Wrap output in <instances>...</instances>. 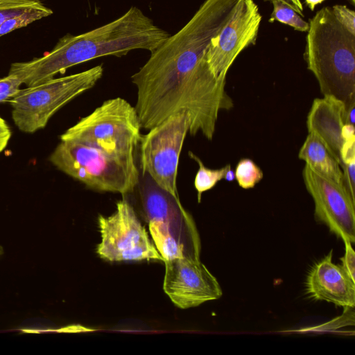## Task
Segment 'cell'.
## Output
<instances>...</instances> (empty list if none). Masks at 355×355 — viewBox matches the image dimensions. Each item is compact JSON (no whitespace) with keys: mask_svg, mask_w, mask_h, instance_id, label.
Instances as JSON below:
<instances>
[{"mask_svg":"<svg viewBox=\"0 0 355 355\" xmlns=\"http://www.w3.org/2000/svg\"><path fill=\"white\" fill-rule=\"evenodd\" d=\"M171 35L136 6L105 25L78 35L67 34L51 52L26 62L12 63L8 74L17 76L27 87L39 85L68 68L91 60L131 51L150 53Z\"/></svg>","mask_w":355,"mask_h":355,"instance_id":"1","label":"cell"},{"mask_svg":"<svg viewBox=\"0 0 355 355\" xmlns=\"http://www.w3.org/2000/svg\"><path fill=\"white\" fill-rule=\"evenodd\" d=\"M304 58L321 94L355 105V34L324 7L309 20Z\"/></svg>","mask_w":355,"mask_h":355,"instance_id":"2","label":"cell"},{"mask_svg":"<svg viewBox=\"0 0 355 355\" xmlns=\"http://www.w3.org/2000/svg\"><path fill=\"white\" fill-rule=\"evenodd\" d=\"M49 159L58 170L98 191L127 195L139 182L135 158L113 156L78 142L61 141Z\"/></svg>","mask_w":355,"mask_h":355,"instance_id":"3","label":"cell"},{"mask_svg":"<svg viewBox=\"0 0 355 355\" xmlns=\"http://www.w3.org/2000/svg\"><path fill=\"white\" fill-rule=\"evenodd\" d=\"M136 109L125 99L104 101L60 137L61 141L80 143L109 155L135 158L142 135Z\"/></svg>","mask_w":355,"mask_h":355,"instance_id":"4","label":"cell"},{"mask_svg":"<svg viewBox=\"0 0 355 355\" xmlns=\"http://www.w3.org/2000/svg\"><path fill=\"white\" fill-rule=\"evenodd\" d=\"M102 64L20 89L10 101L17 128L33 133L44 128L51 116L71 100L92 88L102 78Z\"/></svg>","mask_w":355,"mask_h":355,"instance_id":"5","label":"cell"},{"mask_svg":"<svg viewBox=\"0 0 355 355\" xmlns=\"http://www.w3.org/2000/svg\"><path fill=\"white\" fill-rule=\"evenodd\" d=\"M189 125L186 112L172 115L148 130L139 143L141 175H148L157 185L177 198L179 159Z\"/></svg>","mask_w":355,"mask_h":355,"instance_id":"6","label":"cell"},{"mask_svg":"<svg viewBox=\"0 0 355 355\" xmlns=\"http://www.w3.org/2000/svg\"><path fill=\"white\" fill-rule=\"evenodd\" d=\"M98 223L101 241L96 252L102 259L110 261H164L127 199L118 201L115 211L110 216H99Z\"/></svg>","mask_w":355,"mask_h":355,"instance_id":"7","label":"cell"},{"mask_svg":"<svg viewBox=\"0 0 355 355\" xmlns=\"http://www.w3.org/2000/svg\"><path fill=\"white\" fill-rule=\"evenodd\" d=\"M262 16L254 0H241L232 17L214 37L205 53L209 69L216 78H226L239 54L256 44Z\"/></svg>","mask_w":355,"mask_h":355,"instance_id":"8","label":"cell"},{"mask_svg":"<svg viewBox=\"0 0 355 355\" xmlns=\"http://www.w3.org/2000/svg\"><path fill=\"white\" fill-rule=\"evenodd\" d=\"M303 181L314 202L315 218L343 242H355V200L346 189L305 164Z\"/></svg>","mask_w":355,"mask_h":355,"instance_id":"9","label":"cell"},{"mask_svg":"<svg viewBox=\"0 0 355 355\" xmlns=\"http://www.w3.org/2000/svg\"><path fill=\"white\" fill-rule=\"evenodd\" d=\"M164 262L163 288L178 307L185 309L198 306L222 296L216 278L200 259L175 258Z\"/></svg>","mask_w":355,"mask_h":355,"instance_id":"10","label":"cell"},{"mask_svg":"<svg viewBox=\"0 0 355 355\" xmlns=\"http://www.w3.org/2000/svg\"><path fill=\"white\" fill-rule=\"evenodd\" d=\"M346 107L334 98H315L306 117L309 133L314 135L341 165L355 159L354 125L346 123Z\"/></svg>","mask_w":355,"mask_h":355,"instance_id":"11","label":"cell"},{"mask_svg":"<svg viewBox=\"0 0 355 355\" xmlns=\"http://www.w3.org/2000/svg\"><path fill=\"white\" fill-rule=\"evenodd\" d=\"M137 187L141 215L147 223H164L169 234L179 241H200L194 220L179 198L161 188L147 174L140 176Z\"/></svg>","mask_w":355,"mask_h":355,"instance_id":"12","label":"cell"},{"mask_svg":"<svg viewBox=\"0 0 355 355\" xmlns=\"http://www.w3.org/2000/svg\"><path fill=\"white\" fill-rule=\"evenodd\" d=\"M332 250L309 272L306 291L315 300L326 301L343 308L355 305V281L341 265L332 261Z\"/></svg>","mask_w":355,"mask_h":355,"instance_id":"13","label":"cell"},{"mask_svg":"<svg viewBox=\"0 0 355 355\" xmlns=\"http://www.w3.org/2000/svg\"><path fill=\"white\" fill-rule=\"evenodd\" d=\"M298 157L315 172L343 186L340 164L312 133L308 134L299 150Z\"/></svg>","mask_w":355,"mask_h":355,"instance_id":"14","label":"cell"},{"mask_svg":"<svg viewBox=\"0 0 355 355\" xmlns=\"http://www.w3.org/2000/svg\"><path fill=\"white\" fill-rule=\"evenodd\" d=\"M188 154L190 158L198 164V170L194 179V187L198 192V200L200 202L202 193L211 189L219 181L223 180L227 168L231 165L228 164L218 169L209 168L193 152L189 151Z\"/></svg>","mask_w":355,"mask_h":355,"instance_id":"15","label":"cell"},{"mask_svg":"<svg viewBox=\"0 0 355 355\" xmlns=\"http://www.w3.org/2000/svg\"><path fill=\"white\" fill-rule=\"evenodd\" d=\"M53 11L42 3L24 12L7 19L0 25V37L16 29L25 27L30 24L48 17Z\"/></svg>","mask_w":355,"mask_h":355,"instance_id":"16","label":"cell"},{"mask_svg":"<svg viewBox=\"0 0 355 355\" xmlns=\"http://www.w3.org/2000/svg\"><path fill=\"white\" fill-rule=\"evenodd\" d=\"M235 180L245 189L254 188L263 178L261 168L251 159L243 158L235 168Z\"/></svg>","mask_w":355,"mask_h":355,"instance_id":"17","label":"cell"},{"mask_svg":"<svg viewBox=\"0 0 355 355\" xmlns=\"http://www.w3.org/2000/svg\"><path fill=\"white\" fill-rule=\"evenodd\" d=\"M271 3L273 9L269 19L270 22L277 21L288 25L298 31L306 32L308 31L309 22L304 21L292 8L276 0L271 1Z\"/></svg>","mask_w":355,"mask_h":355,"instance_id":"18","label":"cell"},{"mask_svg":"<svg viewBox=\"0 0 355 355\" xmlns=\"http://www.w3.org/2000/svg\"><path fill=\"white\" fill-rule=\"evenodd\" d=\"M42 3L40 0H0V25L7 19L20 15Z\"/></svg>","mask_w":355,"mask_h":355,"instance_id":"19","label":"cell"},{"mask_svg":"<svg viewBox=\"0 0 355 355\" xmlns=\"http://www.w3.org/2000/svg\"><path fill=\"white\" fill-rule=\"evenodd\" d=\"M21 80L16 76L8 74L0 78V103L9 101L21 89Z\"/></svg>","mask_w":355,"mask_h":355,"instance_id":"20","label":"cell"},{"mask_svg":"<svg viewBox=\"0 0 355 355\" xmlns=\"http://www.w3.org/2000/svg\"><path fill=\"white\" fill-rule=\"evenodd\" d=\"M337 20L350 33L355 34V12L346 6L335 5L331 7Z\"/></svg>","mask_w":355,"mask_h":355,"instance_id":"21","label":"cell"},{"mask_svg":"<svg viewBox=\"0 0 355 355\" xmlns=\"http://www.w3.org/2000/svg\"><path fill=\"white\" fill-rule=\"evenodd\" d=\"M341 168L343 186L351 197L355 200V160L343 164Z\"/></svg>","mask_w":355,"mask_h":355,"instance_id":"22","label":"cell"},{"mask_svg":"<svg viewBox=\"0 0 355 355\" xmlns=\"http://www.w3.org/2000/svg\"><path fill=\"white\" fill-rule=\"evenodd\" d=\"M345 252L344 256L340 258L342 267L345 270L349 277L355 281V253L352 248V244L349 242H344Z\"/></svg>","mask_w":355,"mask_h":355,"instance_id":"23","label":"cell"},{"mask_svg":"<svg viewBox=\"0 0 355 355\" xmlns=\"http://www.w3.org/2000/svg\"><path fill=\"white\" fill-rule=\"evenodd\" d=\"M12 132L7 122L0 116V153L6 148Z\"/></svg>","mask_w":355,"mask_h":355,"instance_id":"24","label":"cell"},{"mask_svg":"<svg viewBox=\"0 0 355 355\" xmlns=\"http://www.w3.org/2000/svg\"><path fill=\"white\" fill-rule=\"evenodd\" d=\"M293 8L297 13L304 17L303 6L300 0H286Z\"/></svg>","mask_w":355,"mask_h":355,"instance_id":"25","label":"cell"},{"mask_svg":"<svg viewBox=\"0 0 355 355\" xmlns=\"http://www.w3.org/2000/svg\"><path fill=\"white\" fill-rule=\"evenodd\" d=\"M223 179L227 182H232L235 180V173L231 168V166L227 168Z\"/></svg>","mask_w":355,"mask_h":355,"instance_id":"26","label":"cell"},{"mask_svg":"<svg viewBox=\"0 0 355 355\" xmlns=\"http://www.w3.org/2000/svg\"><path fill=\"white\" fill-rule=\"evenodd\" d=\"M325 0H305L306 6L311 10H314L315 6L324 1Z\"/></svg>","mask_w":355,"mask_h":355,"instance_id":"27","label":"cell"},{"mask_svg":"<svg viewBox=\"0 0 355 355\" xmlns=\"http://www.w3.org/2000/svg\"><path fill=\"white\" fill-rule=\"evenodd\" d=\"M266 1H272L274 0H266ZM276 1H281L283 3L286 4V6L292 8L293 10H294V8L286 1V0H276Z\"/></svg>","mask_w":355,"mask_h":355,"instance_id":"28","label":"cell"},{"mask_svg":"<svg viewBox=\"0 0 355 355\" xmlns=\"http://www.w3.org/2000/svg\"><path fill=\"white\" fill-rule=\"evenodd\" d=\"M3 248L0 245V256H1V254H3Z\"/></svg>","mask_w":355,"mask_h":355,"instance_id":"29","label":"cell"},{"mask_svg":"<svg viewBox=\"0 0 355 355\" xmlns=\"http://www.w3.org/2000/svg\"><path fill=\"white\" fill-rule=\"evenodd\" d=\"M349 1L352 2V5H354L355 0H349Z\"/></svg>","mask_w":355,"mask_h":355,"instance_id":"30","label":"cell"}]
</instances>
